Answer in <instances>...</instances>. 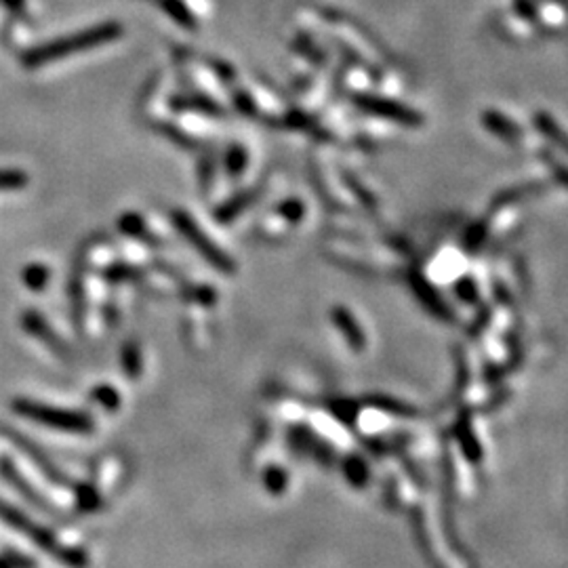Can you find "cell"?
<instances>
[{
  "label": "cell",
  "instance_id": "obj_1",
  "mask_svg": "<svg viewBox=\"0 0 568 568\" xmlns=\"http://www.w3.org/2000/svg\"><path fill=\"white\" fill-rule=\"evenodd\" d=\"M123 34V30L118 23H101L97 28L82 30L72 36H64L59 40H51L43 47H36L30 49L26 55L21 57V64L26 68H40V65L59 62V59L72 55V53H81L87 49H95V47L112 43L114 38Z\"/></svg>",
  "mask_w": 568,
  "mask_h": 568
},
{
  "label": "cell",
  "instance_id": "obj_2",
  "mask_svg": "<svg viewBox=\"0 0 568 568\" xmlns=\"http://www.w3.org/2000/svg\"><path fill=\"white\" fill-rule=\"evenodd\" d=\"M0 520H4L9 526H13L17 533H23L30 541H34L43 552H47L53 558H57L64 566L68 568H87V554L81 549L68 547L57 541V537L47 530L45 526L36 524L30 520L26 513L15 510L13 505L0 504Z\"/></svg>",
  "mask_w": 568,
  "mask_h": 568
},
{
  "label": "cell",
  "instance_id": "obj_3",
  "mask_svg": "<svg viewBox=\"0 0 568 568\" xmlns=\"http://www.w3.org/2000/svg\"><path fill=\"white\" fill-rule=\"evenodd\" d=\"M11 409H13L15 415L26 417V420L30 421L40 423V426H47L51 429H59V432L89 434L93 429L91 417L81 411L55 409V406L34 403V400H28V398L13 400V403H11Z\"/></svg>",
  "mask_w": 568,
  "mask_h": 568
},
{
  "label": "cell",
  "instance_id": "obj_4",
  "mask_svg": "<svg viewBox=\"0 0 568 568\" xmlns=\"http://www.w3.org/2000/svg\"><path fill=\"white\" fill-rule=\"evenodd\" d=\"M171 219L175 221L177 230L182 232L185 238H188L190 244H192V247L199 250V253L205 257V259L211 263L213 267H217V270H221V272L234 270V263H232L230 257H227L225 253H221V250L213 244L211 238L202 234V230L199 225H196V221L190 217V215H185L183 211H175L171 215Z\"/></svg>",
  "mask_w": 568,
  "mask_h": 568
},
{
  "label": "cell",
  "instance_id": "obj_5",
  "mask_svg": "<svg viewBox=\"0 0 568 568\" xmlns=\"http://www.w3.org/2000/svg\"><path fill=\"white\" fill-rule=\"evenodd\" d=\"M354 104L360 107L362 112L387 118V121L403 124V127L415 129L423 123V116L420 112H415L412 107L403 106V104H398V101H392V99L375 97V95H358V97H354Z\"/></svg>",
  "mask_w": 568,
  "mask_h": 568
},
{
  "label": "cell",
  "instance_id": "obj_6",
  "mask_svg": "<svg viewBox=\"0 0 568 568\" xmlns=\"http://www.w3.org/2000/svg\"><path fill=\"white\" fill-rule=\"evenodd\" d=\"M0 478H3V482H7L11 488L17 490V493H20L23 499L30 501V504H32L34 507L47 512L53 518H59V512L55 510V507H53L49 501L43 497V495L36 493V488L20 474V470L15 468V463L11 462L9 457H0Z\"/></svg>",
  "mask_w": 568,
  "mask_h": 568
},
{
  "label": "cell",
  "instance_id": "obj_7",
  "mask_svg": "<svg viewBox=\"0 0 568 568\" xmlns=\"http://www.w3.org/2000/svg\"><path fill=\"white\" fill-rule=\"evenodd\" d=\"M7 436L11 440H13V445H17L21 448L23 453L28 454L30 459H32V462L38 465L40 468V471H43V474L49 478L51 482H55V484H59V487H72V484L68 482V478H65L62 471H59L55 465H53L51 462H49V457H47V454L40 451L38 446L34 445V442H30L26 436H21V434H17V432H13V429L11 428H7Z\"/></svg>",
  "mask_w": 568,
  "mask_h": 568
},
{
  "label": "cell",
  "instance_id": "obj_8",
  "mask_svg": "<svg viewBox=\"0 0 568 568\" xmlns=\"http://www.w3.org/2000/svg\"><path fill=\"white\" fill-rule=\"evenodd\" d=\"M21 325L26 331L32 335V337L40 339L43 343L49 345V348L55 352V354L59 356H68L65 354V348H64V341L57 337L55 333H53V328L47 325V320L40 316L38 312H34V309H28L26 314L21 316Z\"/></svg>",
  "mask_w": 568,
  "mask_h": 568
},
{
  "label": "cell",
  "instance_id": "obj_9",
  "mask_svg": "<svg viewBox=\"0 0 568 568\" xmlns=\"http://www.w3.org/2000/svg\"><path fill=\"white\" fill-rule=\"evenodd\" d=\"M482 124L488 133L497 135L499 140H504L507 143H516L522 137V129L518 127V123H513L512 118L504 116V114L497 110H487L482 114Z\"/></svg>",
  "mask_w": 568,
  "mask_h": 568
},
{
  "label": "cell",
  "instance_id": "obj_10",
  "mask_svg": "<svg viewBox=\"0 0 568 568\" xmlns=\"http://www.w3.org/2000/svg\"><path fill=\"white\" fill-rule=\"evenodd\" d=\"M547 190V185L543 182H529V183H518V185H512V188L504 190V192H499L497 196H495V200L490 202V207L493 208H504V207H510V205H516V202H522V200H529V199H535V196H541L543 192Z\"/></svg>",
  "mask_w": 568,
  "mask_h": 568
},
{
  "label": "cell",
  "instance_id": "obj_11",
  "mask_svg": "<svg viewBox=\"0 0 568 568\" xmlns=\"http://www.w3.org/2000/svg\"><path fill=\"white\" fill-rule=\"evenodd\" d=\"M533 123H535V129L539 131V133L546 137L549 143H554L555 148H560L562 152H564L568 157V133L560 127L558 123L554 121L552 116H549L547 112H543V110L537 112Z\"/></svg>",
  "mask_w": 568,
  "mask_h": 568
},
{
  "label": "cell",
  "instance_id": "obj_12",
  "mask_svg": "<svg viewBox=\"0 0 568 568\" xmlns=\"http://www.w3.org/2000/svg\"><path fill=\"white\" fill-rule=\"evenodd\" d=\"M333 320H335V325L339 326V331L343 333V337L348 339V343L352 345V348L354 350L364 348V335L360 331V326H358V322L352 318V314L348 312V309L335 308Z\"/></svg>",
  "mask_w": 568,
  "mask_h": 568
},
{
  "label": "cell",
  "instance_id": "obj_13",
  "mask_svg": "<svg viewBox=\"0 0 568 568\" xmlns=\"http://www.w3.org/2000/svg\"><path fill=\"white\" fill-rule=\"evenodd\" d=\"M171 106L177 112H202V114H213V116H221L219 106L208 97L202 95H185V97H173Z\"/></svg>",
  "mask_w": 568,
  "mask_h": 568
},
{
  "label": "cell",
  "instance_id": "obj_14",
  "mask_svg": "<svg viewBox=\"0 0 568 568\" xmlns=\"http://www.w3.org/2000/svg\"><path fill=\"white\" fill-rule=\"evenodd\" d=\"M21 278L30 291H43L47 283H49V270H47L43 263H32V266H28L23 270Z\"/></svg>",
  "mask_w": 568,
  "mask_h": 568
},
{
  "label": "cell",
  "instance_id": "obj_15",
  "mask_svg": "<svg viewBox=\"0 0 568 568\" xmlns=\"http://www.w3.org/2000/svg\"><path fill=\"white\" fill-rule=\"evenodd\" d=\"M253 199H255V192H244L241 196H236V199H232L227 205L217 208L215 217H217V221H232L238 213H242V208L247 207Z\"/></svg>",
  "mask_w": 568,
  "mask_h": 568
},
{
  "label": "cell",
  "instance_id": "obj_16",
  "mask_svg": "<svg viewBox=\"0 0 568 568\" xmlns=\"http://www.w3.org/2000/svg\"><path fill=\"white\" fill-rule=\"evenodd\" d=\"M163 9L166 11V15H171L183 28H194V17L190 15L183 3H179V0H163Z\"/></svg>",
  "mask_w": 568,
  "mask_h": 568
},
{
  "label": "cell",
  "instance_id": "obj_17",
  "mask_svg": "<svg viewBox=\"0 0 568 568\" xmlns=\"http://www.w3.org/2000/svg\"><path fill=\"white\" fill-rule=\"evenodd\" d=\"M0 568H36L34 558L20 552H3L0 554Z\"/></svg>",
  "mask_w": 568,
  "mask_h": 568
},
{
  "label": "cell",
  "instance_id": "obj_18",
  "mask_svg": "<svg viewBox=\"0 0 568 568\" xmlns=\"http://www.w3.org/2000/svg\"><path fill=\"white\" fill-rule=\"evenodd\" d=\"M345 476H348V480L354 484V487H364L369 478L367 465H364L360 459H348V463H345Z\"/></svg>",
  "mask_w": 568,
  "mask_h": 568
},
{
  "label": "cell",
  "instance_id": "obj_19",
  "mask_svg": "<svg viewBox=\"0 0 568 568\" xmlns=\"http://www.w3.org/2000/svg\"><path fill=\"white\" fill-rule=\"evenodd\" d=\"M28 185V175L21 171L0 169V190H20Z\"/></svg>",
  "mask_w": 568,
  "mask_h": 568
},
{
  "label": "cell",
  "instance_id": "obj_20",
  "mask_svg": "<svg viewBox=\"0 0 568 568\" xmlns=\"http://www.w3.org/2000/svg\"><path fill=\"white\" fill-rule=\"evenodd\" d=\"M539 158H541V163L546 165L549 171H552V175L558 179L560 185L568 188V166L562 165L560 160H555L549 152H539Z\"/></svg>",
  "mask_w": 568,
  "mask_h": 568
},
{
  "label": "cell",
  "instance_id": "obj_21",
  "mask_svg": "<svg viewBox=\"0 0 568 568\" xmlns=\"http://www.w3.org/2000/svg\"><path fill=\"white\" fill-rule=\"evenodd\" d=\"M143 221L140 217H135V215H124V217L121 219V230L127 232V234L135 236V238H148L146 230H143Z\"/></svg>",
  "mask_w": 568,
  "mask_h": 568
},
{
  "label": "cell",
  "instance_id": "obj_22",
  "mask_svg": "<svg viewBox=\"0 0 568 568\" xmlns=\"http://www.w3.org/2000/svg\"><path fill=\"white\" fill-rule=\"evenodd\" d=\"M93 398L97 400L99 404H104L106 409H116V406L121 404V398H118V394L114 392L112 387H106V386L97 387V390L93 392Z\"/></svg>",
  "mask_w": 568,
  "mask_h": 568
},
{
  "label": "cell",
  "instance_id": "obj_23",
  "mask_svg": "<svg viewBox=\"0 0 568 568\" xmlns=\"http://www.w3.org/2000/svg\"><path fill=\"white\" fill-rule=\"evenodd\" d=\"M244 165H247V157L241 148H232L230 154H227V171L232 175H238V173L244 171Z\"/></svg>",
  "mask_w": 568,
  "mask_h": 568
},
{
  "label": "cell",
  "instance_id": "obj_24",
  "mask_svg": "<svg viewBox=\"0 0 568 568\" xmlns=\"http://www.w3.org/2000/svg\"><path fill=\"white\" fill-rule=\"evenodd\" d=\"M123 360H124V369H127V373L131 377H135L137 370L141 369V356H140V352H137V348H133V345L124 348Z\"/></svg>",
  "mask_w": 568,
  "mask_h": 568
},
{
  "label": "cell",
  "instance_id": "obj_25",
  "mask_svg": "<svg viewBox=\"0 0 568 568\" xmlns=\"http://www.w3.org/2000/svg\"><path fill=\"white\" fill-rule=\"evenodd\" d=\"M266 487L272 490V493H283V488L286 487V476L278 468L267 470L266 471Z\"/></svg>",
  "mask_w": 568,
  "mask_h": 568
},
{
  "label": "cell",
  "instance_id": "obj_26",
  "mask_svg": "<svg viewBox=\"0 0 568 568\" xmlns=\"http://www.w3.org/2000/svg\"><path fill=\"white\" fill-rule=\"evenodd\" d=\"M280 215H284L289 221H299L303 217V207L301 202L297 200H291V202H284L283 207H280Z\"/></svg>",
  "mask_w": 568,
  "mask_h": 568
},
{
  "label": "cell",
  "instance_id": "obj_27",
  "mask_svg": "<svg viewBox=\"0 0 568 568\" xmlns=\"http://www.w3.org/2000/svg\"><path fill=\"white\" fill-rule=\"evenodd\" d=\"M513 3H516V11L522 20H529V21L537 20V9L533 0H513Z\"/></svg>",
  "mask_w": 568,
  "mask_h": 568
},
{
  "label": "cell",
  "instance_id": "obj_28",
  "mask_svg": "<svg viewBox=\"0 0 568 568\" xmlns=\"http://www.w3.org/2000/svg\"><path fill=\"white\" fill-rule=\"evenodd\" d=\"M79 504H81V507L82 510H93L95 505L99 504V497H97V493H95L93 488H89V487H85L79 493Z\"/></svg>",
  "mask_w": 568,
  "mask_h": 568
},
{
  "label": "cell",
  "instance_id": "obj_29",
  "mask_svg": "<svg viewBox=\"0 0 568 568\" xmlns=\"http://www.w3.org/2000/svg\"><path fill=\"white\" fill-rule=\"evenodd\" d=\"M457 292L459 295H462L463 299H474V292H476V289H474V284L470 283V280H463V283H459L457 284Z\"/></svg>",
  "mask_w": 568,
  "mask_h": 568
},
{
  "label": "cell",
  "instance_id": "obj_30",
  "mask_svg": "<svg viewBox=\"0 0 568 568\" xmlns=\"http://www.w3.org/2000/svg\"><path fill=\"white\" fill-rule=\"evenodd\" d=\"M3 3L7 4L9 9H13V11H20L23 7V0H3Z\"/></svg>",
  "mask_w": 568,
  "mask_h": 568
}]
</instances>
